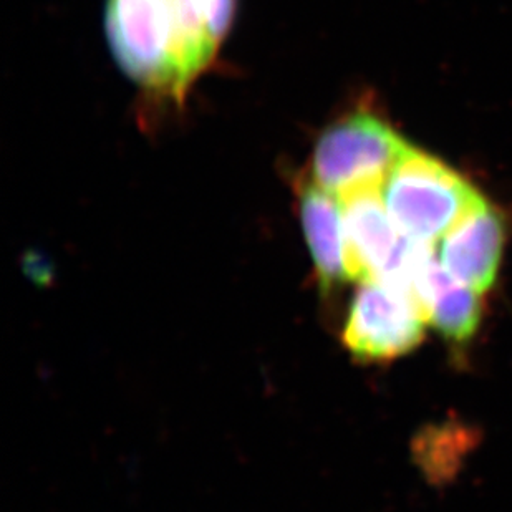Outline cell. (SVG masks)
Masks as SVG:
<instances>
[{
	"label": "cell",
	"instance_id": "cell-1",
	"mask_svg": "<svg viewBox=\"0 0 512 512\" xmlns=\"http://www.w3.org/2000/svg\"><path fill=\"white\" fill-rule=\"evenodd\" d=\"M107 34L135 82L178 102L219 49L194 0H108Z\"/></svg>",
	"mask_w": 512,
	"mask_h": 512
},
{
	"label": "cell",
	"instance_id": "cell-2",
	"mask_svg": "<svg viewBox=\"0 0 512 512\" xmlns=\"http://www.w3.org/2000/svg\"><path fill=\"white\" fill-rule=\"evenodd\" d=\"M382 196L395 226L428 244L445 237L483 199L463 176L411 146L383 183Z\"/></svg>",
	"mask_w": 512,
	"mask_h": 512
},
{
	"label": "cell",
	"instance_id": "cell-3",
	"mask_svg": "<svg viewBox=\"0 0 512 512\" xmlns=\"http://www.w3.org/2000/svg\"><path fill=\"white\" fill-rule=\"evenodd\" d=\"M408 148L382 118L355 113L322 133L307 179L339 198L355 189L382 188Z\"/></svg>",
	"mask_w": 512,
	"mask_h": 512
},
{
	"label": "cell",
	"instance_id": "cell-4",
	"mask_svg": "<svg viewBox=\"0 0 512 512\" xmlns=\"http://www.w3.org/2000/svg\"><path fill=\"white\" fill-rule=\"evenodd\" d=\"M425 322L400 290L382 281H362L348 309L343 343L360 360L383 362L418 347Z\"/></svg>",
	"mask_w": 512,
	"mask_h": 512
},
{
	"label": "cell",
	"instance_id": "cell-5",
	"mask_svg": "<svg viewBox=\"0 0 512 512\" xmlns=\"http://www.w3.org/2000/svg\"><path fill=\"white\" fill-rule=\"evenodd\" d=\"M340 203L350 279L385 281L398 266L411 237L393 223L380 186L343 194Z\"/></svg>",
	"mask_w": 512,
	"mask_h": 512
},
{
	"label": "cell",
	"instance_id": "cell-6",
	"mask_svg": "<svg viewBox=\"0 0 512 512\" xmlns=\"http://www.w3.org/2000/svg\"><path fill=\"white\" fill-rule=\"evenodd\" d=\"M503 249V216L483 198L443 237L440 264L456 281L484 292L498 277Z\"/></svg>",
	"mask_w": 512,
	"mask_h": 512
},
{
	"label": "cell",
	"instance_id": "cell-7",
	"mask_svg": "<svg viewBox=\"0 0 512 512\" xmlns=\"http://www.w3.org/2000/svg\"><path fill=\"white\" fill-rule=\"evenodd\" d=\"M299 194L300 221L315 272L320 285L332 289L350 279L342 203L310 179L300 183Z\"/></svg>",
	"mask_w": 512,
	"mask_h": 512
},
{
	"label": "cell",
	"instance_id": "cell-8",
	"mask_svg": "<svg viewBox=\"0 0 512 512\" xmlns=\"http://www.w3.org/2000/svg\"><path fill=\"white\" fill-rule=\"evenodd\" d=\"M479 292L456 281L436 261L431 279L430 322L446 340L469 342L481 322Z\"/></svg>",
	"mask_w": 512,
	"mask_h": 512
}]
</instances>
